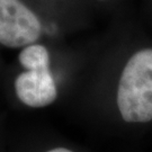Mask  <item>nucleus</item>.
I'll return each instance as SVG.
<instances>
[{
    "label": "nucleus",
    "mask_w": 152,
    "mask_h": 152,
    "mask_svg": "<svg viewBox=\"0 0 152 152\" xmlns=\"http://www.w3.org/2000/svg\"><path fill=\"white\" fill-rule=\"evenodd\" d=\"M18 60L27 71L50 69V55L48 49L41 44H32L24 48Z\"/></svg>",
    "instance_id": "nucleus-4"
},
{
    "label": "nucleus",
    "mask_w": 152,
    "mask_h": 152,
    "mask_svg": "<svg viewBox=\"0 0 152 152\" xmlns=\"http://www.w3.org/2000/svg\"><path fill=\"white\" fill-rule=\"evenodd\" d=\"M46 152H73V151H71L69 149H65V148H55V149H52V150Z\"/></svg>",
    "instance_id": "nucleus-5"
},
{
    "label": "nucleus",
    "mask_w": 152,
    "mask_h": 152,
    "mask_svg": "<svg viewBox=\"0 0 152 152\" xmlns=\"http://www.w3.org/2000/svg\"><path fill=\"white\" fill-rule=\"evenodd\" d=\"M117 106L127 123L152 121V49H144L131 56L118 82Z\"/></svg>",
    "instance_id": "nucleus-1"
},
{
    "label": "nucleus",
    "mask_w": 152,
    "mask_h": 152,
    "mask_svg": "<svg viewBox=\"0 0 152 152\" xmlns=\"http://www.w3.org/2000/svg\"><path fill=\"white\" fill-rule=\"evenodd\" d=\"M42 34L38 17L20 0H0V44L7 48L32 45Z\"/></svg>",
    "instance_id": "nucleus-2"
},
{
    "label": "nucleus",
    "mask_w": 152,
    "mask_h": 152,
    "mask_svg": "<svg viewBox=\"0 0 152 152\" xmlns=\"http://www.w3.org/2000/svg\"><path fill=\"white\" fill-rule=\"evenodd\" d=\"M15 91L23 104L34 108L49 106L58 97L56 86L50 69L20 73L15 80Z\"/></svg>",
    "instance_id": "nucleus-3"
}]
</instances>
